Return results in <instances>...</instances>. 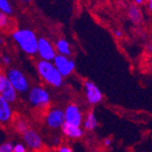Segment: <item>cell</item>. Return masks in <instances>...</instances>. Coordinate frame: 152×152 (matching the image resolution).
Returning a JSON list of instances; mask_svg holds the SVG:
<instances>
[{
	"mask_svg": "<svg viewBox=\"0 0 152 152\" xmlns=\"http://www.w3.org/2000/svg\"><path fill=\"white\" fill-rule=\"evenodd\" d=\"M37 70L40 77L49 86L54 88L62 87L64 77L60 75L52 62L39 60L37 63Z\"/></svg>",
	"mask_w": 152,
	"mask_h": 152,
	"instance_id": "6da1fadb",
	"label": "cell"
},
{
	"mask_svg": "<svg viewBox=\"0 0 152 152\" xmlns=\"http://www.w3.org/2000/svg\"><path fill=\"white\" fill-rule=\"evenodd\" d=\"M12 37L19 48L27 55L34 56L37 53V37L36 34L29 29L16 30Z\"/></svg>",
	"mask_w": 152,
	"mask_h": 152,
	"instance_id": "7a4b0ae2",
	"label": "cell"
},
{
	"mask_svg": "<svg viewBox=\"0 0 152 152\" xmlns=\"http://www.w3.org/2000/svg\"><path fill=\"white\" fill-rule=\"evenodd\" d=\"M27 100L31 106L37 108H47L51 101L49 92L43 87L35 86L28 90Z\"/></svg>",
	"mask_w": 152,
	"mask_h": 152,
	"instance_id": "3957f363",
	"label": "cell"
},
{
	"mask_svg": "<svg viewBox=\"0 0 152 152\" xmlns=\"http://www.w3.org/2000/svg\"><path fill=\"white\" fill-rule=\"evenodd\" d=\"M6 76L7 81L16 89L17 92L26 93L29 90V81L26 77V75L21 70H19L18 68H10V69L7 70Z\"/></svg>",
	"mask_w": 152,
	"mask_h": 152,
	"instance_id": "277c9868",
	"label": "cell"
},
{
	"mask_svg": "<svg viewBox=\"0 0 152 152\" xmlns=\"http://www.w3.org/2000/svg\"><path fill=\"white\" fill-rule=\"evenodd\" d=\"M22 137L26 144L25 146L29 148L32 151L38 152L44 148V142L42 137L35 129L29 128L22 134Z\"/></svg>",
	"mask_w": 152,
	"mask_h": 152,
	"instance_id": "5b68a950",
	"label": "cell"
},
{
	"mask_svg": "<svg viewBox=\"0 0 152 152\" xmlns=\"http://www.w3.org/2000/svg\"><path fill=\"white\" fill-rule=\"evenodd\" d=\"M53 64L63 77L71 75L76 67L75 62L72 59L62 55H56L53 59Z\"/></svg>",
	"mask_w": 152,
	"mask_h": 152,
	"instance_id": "8992f818",
	"label": "cell"
},
{
	"mask_svg": "<svg viewBox=\"0 0 152 152\" xmlns=\"http://www.w3.org/2000/svg\"><path fill=\"white\" fill-rule=\"evenodd\" d=\"M64 117L66 123L78 127H81L83 118H84L79 107L74 103H71L66 107L64 110Z\"/></svg>",
	"mask_w": 152,
	"mask_h": 152,
	"instance_id": "52a82bcc",
	"label": "cell"
},
{
	"mask_svg": "<svg viewBox=\"0 0 152 152\" xmlns=\"http://www.w3.org/2000/svg\"><path fill=\"white\" fill-rule=\"evenodd\" d=\"M65 123L64 110L61 108L54 107L49 109L46 115L47 126L52 129H59Z\"/></svg>",
	"mask_w": 152,
	"mask_h": 152,
	"instance_id": "ba28073f",
	"label": "cell"
},
{
	"mask_svg": "<svg viewBox=\"0 0 152 152\" xmlns=\"http://www.w3.org/2000/svg\"><path fill=\"white\" fill-rule=\"evenodd\" d=\"M41 60L45 61H53L57 55L56 49L53 45L45 37H40L37 40V53Z\"/></svg>",
	"mask_w": 152,
	"mask_h": 152,
	"instance_id": "9c48e42d",
	"label": "cell"
},
{
	"mask_svg": "<svg viewBox=\"0 0 152 152\" xmlns=\"http://www.w3.org/2000/svg\"><path fill=\"white\" fill-rule=\"evenodd\" d=\"M84 87H85L86 99H87V101L88 102V104L96 105L102 101L103 94L95 83H93L92 81H89V80L85 81Z\"/></svg>",
	"mask_w": 152,
	"mask_h": 152,
	"instance_id": "30bf717a",
	"label": "cell"
},
{
	"mask_svg": "<svg viewBox=\"0 0 152 152\" xmlns=\"http://www.w3.org/2000/svg\"><path fill=\"white\" fill-rule=\"evenodd\" d=\"M62 133L68 139H73V140H77L84 135V129H81V127L78 126H74L70 125V124L64 123L63 126L61 127Z\"/></svg>",
	"mask_w": 152,
	"mask_h": 152,
	"instance_id": "8fae6325",
	"label": "cell"
},
{
	"mask_svg": "<svg viewBox=\"0 0 152 152\" xmlns=\"http://www.w3.org/2000/svg\"><path fill=\"white\" fill-rule=\"evenodd\" d=\"M13 118V109L11 104L6 101L0 96V123H8Z\"/></svg>",
	"mask_w": 152,
	"mask_h": 152,
	"instance_id": "7c38bea8",
	"label": "cell"
},
{
	"mask_svg": "<svg viewBox=\"0 0 152 152\" xmlns=\"http://www.w3.org/2000/svg\"><path fill=\"white\" fill-rule=\"evenodd\" d=\"M82 125L85 130L88 131H94L96 128H98L99 122L96 118V115L93 111H89L87 113V115L83 118Z\"/></svg>",
	"mask_w": 152,
	"mask_h": 152,
	"instance_id": "4fadbf2b",
	"label": "cell"
},
{
	"mask_svg": "<svg viewBox=\"0 0 152 152\" xmlns=\"http://www.w3.org/2000/svg\"><path fill=\"white\" fill-rule=\"evenodd\" d=\"M0 96H1L2 98L6 101H7L9 104H12V103L15 102L17 100V99H18V92L16 91L15 88H14L11 86L10 83L7 81L6 86H5V88H4V89H3V91H2V93H1V95H0Z\"/></svg>",
	"mask_w": 152,
	"mask_h": 152,
	"instance_id": "5bb4252c",
	"label": "cell"
},
{
	"mask_svg": "<svg viewBox=\"0 0 152 152\" xmlns=\"http://www.w3.org/2000/svg\"><path fill=\"white\" fill-rule=\"evenodd\" d=\"M55 49H56V52L57 51L58 52V55H62V56H65L67 58L70 57L71 54H72L69 43H68L67 41L65 39L58 40L57 43H56V48Z\"/></svg>",
	"mask_w": 152,
	"mask_h": 152,
	"instance_id": "9a60e30c",
	"label": "cell"
},
{
	"mask_svg": "<svg viewBox=\"0 0 152 152\" xmlns=\"http://www.w3.org/2000/svg\"><path fill=\"white\" fill-rule=\"evenodd\" d=\"M129 17L134 23H139L141 20V13L139 7L136 6H131L129 10Z\"/></svg>",
	"mask_w": 152,
	"mask_h": 152,
	"instance_id": "2e32d148",
	"label": "cell"
},
{
	"mask_svg": "<svg viewBox=\"0 0 152 152\" xmlns=\"http://www.w3.org/2000/svg\"><path fill=\"white\" fill-rule=\"evenodd\" d=\"M0 10L6 15H11L13 13V8L7 0H0Z\"/></svg>",
	"mask_w": 152,
	"mask_h": 152,
	"instance_id": "e0dca14e",
	"label": "cell"
},
{
	"mask_svg": "<svg viewBox=\"0 0 152 152\" xmlns=\"http://www.w3.org/2000/svg\"><path fill=\"white\" fill-rule=\"evenodd\" d=\"M15 126H16V129L18 133L20 134H23L26 130H27L29 129L28 125H27V123L26 120L24 119H18L17 120V122L15 123Z\"/></svg>",
	"mask_w": 152,
	"mask_h": 152,
	"instance_id": "ac0fdd59",
	"label": "cell"
},
{
	"mask_svg": "<svg viewBox=\"0 0 152 152\" xmlns=\"http://www.w3.org/2000/svg\"><path fill=\"white\" fill-rule=\"evenodd\" d=\"M14 144L10 141H7L0 146V152H13Z\"/></svg>",
	"mask_w": 152,
	"mask_h": 152,
	"instance_id": "d6986e66",
	"label": "cell"
},
{
	"mask_svg": "<svg viewBox=\"0 0 152 152\" xmlns=\"http://www.w3.org/2000/svg\"><path fill=\"white\" fill-rule=\"evenodd\" d=\"M8 25V18L7 15L0 11V28H5Z\"/></svg>",
	"mask_w": 152,
	"mask_h": 152,
	"instance_id": "ffe728a7",
	"label": "cell"
},
{
	"mask_svg": "<svg viewBox=\"0 0 152 152\" xmlns=\"http://www.w3.org/2000/svg\"><path fill=\"white\" fill-rule=\"evenodd\" d=\"M7 82V76L4 72H1L0 71V95H1L6 84Z\"/></svg>",
	"mask_w": 152,
	"mask_h": 152,
	"instance_id": "44dd1931",
	"label": "cell"
},
{
	"mask_svg": "<svg viewBox=\"0 0 152 152\" xmlns=\"http://www.w3.org/2000/svg\"><path fill=\"white\" fill-rule=\"evenodd\" d=\"M26 147L22 143H17L13 147V152H26Z\"/></svg>",
	"mask_w": 152,
	"mask_h": 152,
	"instance_id": "7402d4cb",
	"label": "cell"
},
{
	"mask_svg": "<svg viewBox=\"0 0 152 152\" xmlns=\"http://www.w3.org/2000/svg\"><path fill=\"white\" fill-rule=\"evenodd\" d=\"M58 152H74V150L70 147L63 145V146H59V148L58 149Z\"/></svg>",
	"mask_w": 152,
	"mask_h": 152,
	"instance_id": "603a6c76",
	"label": "cell"
},
{
	"mask_svg": "<svg viewBox=\"0 0 152 152\" xmlns=\"http://www.w3.org/2000/svg\"><path fill=\"white\" fill-rule=\"evenodd\" d=\"M1 60H2L3 64L6 65V66H9L11 64V62H12L11 58L9 56H7V55H5V56L1 57Z\"/></svg>",
	"mask_w": 152,
	"mask_h": 152,
	"instance_id": "cb8c5ba5",
	"label": "cell"
},
{
	"mask_svg": "<svg viewBox=\"0 0 152 152\" xmlns=\"http://www.w3.org/2000/svg\"><path fill=\"white\" fill-rule=\"evenodd\" d=\"M61 143V140L59 139V137H54L53 140V145L55 146H59Z\"/></svg>",
	"mask_w": 152,
	"mask_h": 152,
	"instance_id": "d4e9b609",
	"label": "cell"
},
{
	"mask_svg": "<svg viewBox=\"0 0 152 152\" xmlns=\"http://www.w3.org/2000/svg\"><path fill=\"white\" fill-rule=\"evenodd\" d=\"M111 143H112V140H110V139H105L104 140V145L106 146V147H109L110 145H111Z\"/></svg>",
	"mask_w": 152,
	"mask_h": 152,
	"instance_id": "484cf974",
	"label": "cell"
},
{
	"mask_svg": "<svg viewBox=\"0 0 152 152\" xmlns=\"http://www.w3.org/2000/svg\"><path fill=\"white\" fill-rule=\"evenodd\" d=\"M115 35H116V37H120L122 36V32H121L120 30H116V31H115Z\"/></svg>",
	"mask_w": 152,
	"mask_h": 152,
	"instance_id": "4316f807",
	"label": "cell"
},
{
	"mask_svg": "<svg viewBox=\"0 0 152 152\" xmlns=\"http://www.w3.org/2000/svg\"><path fill=\"white\" fill-rule=\"evenodd\" d=\"M135 1H136V3L137 4H139V5H140L142 2H143V0H135Z\"/></svg>",
	"mask_w": 152,
	"mask_h": 152,
	"instance_id": "83f0119b",
	"label": "cell"
},
{
	"mask_svg": "<svg viewBox=\"0 0 152 152\" xmlns=\"http://www.w3.org/2000/svg\"><path fill=\"white\" fill-rule=\"evenodd\" d=\"M148 3H149V8H152V0H148Z\"/></svg>",
	"mask_w": 152,
	"mask_h": 152,
	"instance_id": "f1b7e54d",
	"label": "cell"
},
{
	"mask_svg": "<svg viewBox=\"0 0 152 152\" xmlns=\"http://www.w3.org/2000/svg\"><path fill=\"white\" fill-rule=\"evenodd\" d=\"M3 42H4V41H3V39H1V38H0V44H3Z\"/></svg>",
	"mask_w": 152,
	"mask_h": 152,
	"instance_id": "f546056e",
	"label": "cell"
},
{
	"mask_svg": "<svg viewBox=\"0 0 152 152\" xmlns=\"http://www.w3.org/2000/svg\"><path fill=\"white\" fill-rule=\"evenodd\" d=\"M21 1H25V2H28V1H31V0H21Z\"/></svg>",
	"mask_w": 152,
	"mask_h": 152,
	"instance_id": "4dcf8cb0",
	"label": "cell"
},
{
	"mask_svg": "<svg viewBox=\"0 0 152 152\" xmlns=\"http://www.w3.org/2000/svg\"><path fill=\"white\" fill-rule=\"evenodd\" d=\"M26 152H36V151H32V150H29V151H26Z\"/></svg>",
	"mask_w": 152,
	"mask_h": 152,
	"instance_id": "1f68e13d",
	"label": "cell"
},
{
	"mask_svg": "<svg viewBox=\"0 0 152 152\" xmlns=\"http://www.w3.org/2000/svg\"><path fill=\"white\" fill-rule=\"evenodd\" d=\"M0 60H1V52H0Z\"/></svg>",
	"mask_w": 152,
	"mask_h": 152,
	"instance_id": "d6a6232c",
	"label": "cell"
}]
</instances>
